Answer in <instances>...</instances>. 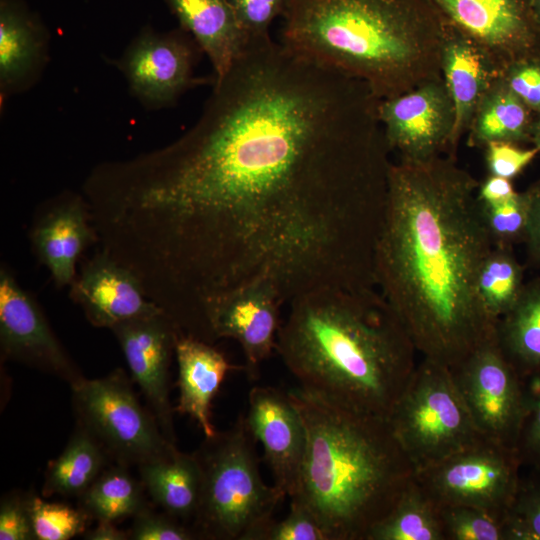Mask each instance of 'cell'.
I'll list each match as a JSON object with an SVG mask.
<instances>
[{"label": "cell", "mask_w": 540, "mask_h": 540, "mask_svg": "<svg viewBox=\"0 0 540 540\" xmlns=\"http://www.w3.org/2000/svg\"><path fill=\"white\" fill-rule=\"evenodd\" d=\"M378 104L270 35L249 39L179 138L97 165L103 236L192 308L253 284L284 304L371 285L391 163Z\"/></svg>", "instance_id": "cell-1"}, {"label": "cell", "mask_w": 540, "mask_h": 540, "mask_svg": "<svg viewBox=\"0 0 540 540\" xmlns=\"http://www.w3.org/2000/svg\"><path fill=\"white\" fill-rule=\"evenodd\" d=\"M478 185L455 157L391 162L375 252L376 287L418 354L449 369L496 338L477 291L493 248Z\"/></svg>", "instance_id": "cell-2"}, {"label": "cell", "mask_w": 540, "mask_h": 540, "mask_svg": "<svg viewBox=\"0 0 540 540\" xmlns=\"http://www.w3.org/2000/svg\"><path fill=\"white\" fill-rule=\"evenodd\" d=\"M288 305L276 352L299 387L388 418L418 352L378 288H323Z\"/></svg>", "instance_id": "cell-3"}, {"label": "cell", "mask_w": 540, "mask_h": 540, "mask_svg": "<svg viewBox=\"0 0 540 540\" xmlns=\"http://www.w3.org/2000/svg\"><path fill=\"white\" fill-rule=\"evenodd\" d=\"M280 43L379 100L442 78L446 19L431 0H288Z\"/></svg>", "instance_id": "cell-4"}, {"label": "cell", "mask_w": 540, "mask_h": 540, "mask_svg": "<svg viewBox=\"0 0 540 540\" xmlns=\"http://www.w3.org/2000/svg\"><path fill=\"white\" fill-rule=\"evenodd\" d=\"M306 431L297 494L327 540H366L414 478L387 418L301 387L287 391ZM290 498V499H292Z\"/></svg>", "instance_id": "cell-5"}, {"label": "cell", "mask_w": 540, "mask_h": 540, "mask_svg": "<svg viewBox=\"0 0 540 540\" xmlns=\"http://www.w3.org/2000/svg\"><path fill=\"white\" fill-rule=\"evenodd\" d=\"M256 439L245 416L194 452L201 469V489L192 528L199 539L256 540L286 497L267 485L259 470Z\"/></svg>", "instance_id": "cell-6"}, {"label": "cell", "mask_w": 540, "mask_h": 540, "mask_svg": "<svg viewBox=\"0 0 540 540\" xmlns=\"http://www.w3.org/2000/svg\"><path fill=\"white\" fill-rule=\"evenodd\" d=\"M387 420L414 472L484 438L450 369L425 357L417 362Z\"/></svg>", "instance_id": "cell-7"}, {"label": "cell", "mask_w": 540, "mask_h": 540, "mask_svg": "<svg viewBox=\"0 0 540 540\" xmlns=\"http://www.w3.org/2000/svg\"><path fill=\"white\" fill-rule=\"evenodd\" d=\"M131 380L116 368L100 378L83 377L70 387L77 423L117 464L138 467L172 454L177 447L164 435L153 412L140 403Z\"/></svg>", "instance_id": "cell-8"}, {"label": "cell", "mask_w": 540, "mask_h": 540, "mask_svg": "<svg viewBox=\"0 0 540 540\" xmlns=\"http://www.w3.org/2000/svg\"><path fill=\"white\" fill-rule=\"evenodd\" d=\"M521 470L514 450L483 438L415 472L414 479L438 506L475 507L503 520Z\"/></svg>", "instance_id": "cell-9"}, {"label": "cell", "mask_w": 540, "mask_h": 540, "mask_svg": "<svg viewBox=\"0 0 540 540\" xmlns=\"http://www.w3.org/2000/svg\"><path fill=\"white\" fill-rule=\"evenodd\" d=\"M468 412L487 440L515 451L524 407V382L496 338L450 369Z\"/></svg>", "instance_id": "cell-10"}, {"label": "cell", "mask_w": 540, "mask_h": 540, "mask_svg": "<svg viewBox=\"0 0 540 540\" xmlns=\"http://www.w3.org/2000/svg\"><path fill=\"white\" fill-rule=\"evenodd\" d=\"M202 50L186 30L159 32L144 26L127 45L117 67L131 95L147 110L173 106L189 89L201 83L195 68Z\"/></svg>", "instance_id": "cell-11"}, {"label": "cell", "mask_w": 540, "mask_h": 540, "mask_svg": "<svg viewBox=\"0 0 540 540\" xmlns=\"http://www.w3.org/2000/svg\"><path fill=\"white\" fill-rule=\"evenodd\" d=\"M0 350L2 359L57 376L70 386L84 377L36 297L4 263L0 267Z\"/></svg>", "instance_id": "cell-12"}, {"label": "cell", "mask_w": 540, "mask_h": 540, "mask_svg": "<svg viewBox=\"0 0 540 540\" xmlns=\"http://www.w3.org/2000/svg\"><path fill=\"white\" fill-rule=\"evenodd\" d=\"M378 117L388 149L399 160L423 161L448 154L454 106L443 78L380 100Z\"/></svg>", "instance_id": "cell-13"}, {"label": "cell", "mask_w": 540, "mask_h": 540, "mask_svg": "<svg viewBox=\"0 0 540 540\" xmlns=\"http://www.w3.org/2000/svg\"><path fill=\"white\" fill-rule=\"evenodd\" d=\"M149 409L169 441L176 444L174 408L169 398V368L181 333L163 313L132 318L110 329Z\"/></svg>", "instance_id": "cell-14"}, {"label": "cell", "mask_w": 540, "mask_h": 540, "mask_svg": "<svg viewBox=\"0 0 540 540\" xmlns=\"http://www.w3.org/2000/svg\"><path fill=\"white\" fill-rule=\"evenodd\" d=\"M28 237L34 255L47 268L57 288L72 284L77 262L98 243L87 200L81 192L71 190L38 205Z\"/></svg>", "instance_id": "cell-15"}, {"label": "cell", "mask_w": 540, "mask_h": 540, "mask_svg": "<svg viewBox=\"0 0 540 540\" xmlns=\"http://www.w3.org/2000/svg\"><path fill=\"white\" fill-rule=\"evenodd\" d=\"M445 19L478 42L501 70L540 52L529 0H431Z\"/></svg>", "instance_id": "cell-16"}, {"label": "cell", "mask_w": 540, "mask_h": 540, "mask_svg": "<svg viewBox=\"0 0 540 540\" xmlns=\"http://www.w3.org/2000/svg\"><path fill=\"white\" fill-rule=\"evenodd\" d=\"M245 419L251 434L263 447V460L274 485L286 497H294L307 440L303 420L288 392L271 386H254L248 394Z\"/></svg>", "instance_id": "cell-17"}, {"label": "cell", "mask_w": 540, "mask_h": 540, "mask_svg": "<svg viewBox=\"0 0 540 540\" xmlns=\"http://www.w3.org/2000/svg\"><path fill=\"white\" fill-rule=\"evenodd\" d=\"M283 305L271 286L253 284L223 296L208 311L213 342L236 340L244 355V371L251 380L258 378L260 366L276 351Z\"/></svg>", "instance_id": "cell-18"}, {"label": "cell", "mask_w": 540, "mask_h": 540, "mask_svg": "<svg viewBox=\"0 0 540 540\" xmlns=\"http://www.w3.org/2000/svg\"><path fill=\"white\" fill-rule=\"evenodd\" d=\"M69 297L97 328L111 329L123 321L162 312L148 299L136 276L98 248L81 262Z\"/></svg>", "instance_id": "cell-19"}, {"label": "cell", "mask_w": 540, "mask_h": 540, "mask_svg": "<svg viewBox=\"0 0 540 540\" xmlns=\"http://www.w3.org/2000/svg\"><path fill=\"white\" fill-rule=\"evenodd\" d=\"M50 33L25 0H0V99L33 87L48 59Z\"/></svg>", "instance_id": "cell-20"}, {"label": "cell", "mask_w": 540, "mask_h": 540, "mask_svg": "<svg viewBox=\"0 0 540 540\" xmlns=\"http://www.w3.org/2000/svg\"><path fill=\"white\" fill-rule=\"evenodd\" d=\"M441 72L454 106L448 156L455 157L477 105L502 70L485 48L446 20Z\"/></svg>", "instance_id": "cell-21"}, {"label": "cell", "mask_w": 540, "mask_h": 540, "mask_svg": "<svg viewBox=\"0 0 540 540\" xmlns=\"http://www.w3.org/2000/svg\"><path fill=\"white\" fill-rule=\"evenodd\" d=\"M179 398L175 412L190 416L205 437L217 430L211 421V403L228 372L244 367L232 365L212 343L179 334L175 345Z\"/></svg>", "instance_id": "cell-22"}, {"label": "cell", "mask_w": 540, "mask_h": 540, "mask_svg": "<svg viewBox=\"0 0 540 540\" xmlns=\"http://www.w3.org/2000/svg\"><path fill=\"white\" fill-rule=\"evenodd\" d=\"M181 28L195 39L221 79L242 50L246 36L228 0H163Z\"/></svg>", "instance_id": "cell-23"}, {"label": "cell", "mask_w": 540, "mask_h": 540, "mask_svg": "<svg viewBox=\"0 0 540 540\" xmlns=\"http://www.w3.org/2000/svg\"><path fill=\"white\" fill-rule=\"evenodd\" d=\"M140 480L152 501L181 521L193 519L201 489V469L194 453L178 449L138 466Z\"/></svg>", "instance_id": "cell-24"}, {"label": "cell", "mask_w": 540, "mask_h": 540, "mask_svg": "<svg viewBox=\"0 0 540 540\" xmlns=\"http://www.w3.org/2000/svg\"><path fill=\"white\" fill-rule=\"evenodd\" d=\"M535 119L536 115L499 76L476 107L467 131V145L484 148L495 141L532 143Z\"/></svg>", "instance_id": "cell-25"}, {"label": "cell", "mask_w": 540, "mask_h": 540, "mask_svg": "<svg viewBox=\"0 0 540 540\" xmlns=\"http://www.w3.org/2000/svg\"><path fill=\"white\" fill-rule=\"evenodd\" d=\"M496 342L518 374H540V277L525 283L514 306L496 324Z\"/></svg>", "instance_id": "cell-26"}, {"label": "cell", "mask_w": 540, "mask_h": 540, "mask_svg": "<svg viewBox=\"0 0 540 540\" xmlns=\"http://www.w3.org/2000/svg\"><path fill=\"white\" fill-rule=\"evenodd\" d=\"M107 454L94 436L77 423L61 454L51 460L44 474L43 497H80L98 478Z\"/></svg>", "instance_id": "cell-27"}, {"label": "cell", "mask_w": 540, "mask_h": 540, "mask_svg": "<svg viewBox=\"0 0 540 540\" xmlns=\"http://www.w3.org/2000/svg\"><path fill=\"white\" fill-rule=\"evenodd\" d=\"M366 540H444L440 508L413 478Z\"/></svg>", "instance_id": "cell-28"}, {"label": "cell", "mask_w": 540, "mask_h": 540, "mask_svg": "<svg viewBox=\"0 0 540 540\" xmlns=\"http://www.w3.org/2000/svg\"><path fill=\"white\" fill-rule=\"evenodd\" d=\"M118 464L102 471L79 497V508L91 519L112 521L133 517L147 505L144 485Z\"/></svg>", "instance_id": "cell-29"}, {"label": "cell", "mask_w": 540, "mask_h": 540, "mask_svg": "<svg viewBox=\"0 0 540 540\" xmlns=\"http://www.w3.org/2000/svg\"><path fill=\"white\" fill-rule=\"evenodd\" d=\"M524 266L512 247L493 246L477 279V291L487 316L497 324L517 302L525 285Z\"/></svg>", "instance_id": "cell-30"}, {"label": "cell", "mask_w": 540, "mask_h": 540, "mask_svg": "<svg viewBox=\"0 0 540 540\" xmlns=\"http://www.w3.org/2000/svg\"><path fill=\"white\" fill-rule=\"evenodd\" d=\"M503 523L505 540H540V470H521Z\"/></svg>", "instance_id": "cell-31"}, {"label": "cell", "mask_w": 540, "mask_h": 540, "mask_svg": "<svg viewBox=\"0 0 540 540\" xmlns=\"http://www.w3.org/2000/svg\"><path fill=\"white\" fill-rule=\"evenodd\" d=\"M478 203L480 215L493 246L512 247L524 243L529 204L526 191L494 203Z\"/></svg>", "instance_id": "cell-32"}, {"label": "cell", "mask_w": 540, "mask_h": 540, "mask_svg": "<svg viewBox=\"0 0 540 540\" xmlns=\"http://www.w3.org/2000/svg\"><path fill=\"white\" fill-rule=\"evenodd\" d=\"M30 511L35 540H69L83 534L90 518L79 507L47 502L31 495Z\"/></svg>", "instance_id": "cell-33"}, {"label": "cell", "mask_w": 540, "mask_h": 540, "mask_svg": "<svg viewBox=\"0 0 540 540\" xmlns=\"http://www.w3.org/2000/svg\"><path fill=\"white\" fill-rule=\"evenodd\" d=\"M444 540H505L501 518L470 506H439Z\"/></svg>", "instance_id": "cell-34"}, {"label": "cell", "mask_w": 540, "mask_h": 540, "mask_svg": "<svg viewBox=\"0 0 540 540\" xmlns=\"http://www.w3.org/2000/svg\"><path fill=\"white\" fill-rule=\"evenodd\" d=\"M523 382L524 407L515 452L522 469L540 470V374Z\"/></svg>", "instance_id": "cell-35"}, {"label": "cell", "mask_w": 540, "mask_h": 540, "mask_svg": "<svg viewBox=\"0 0 540 540\" xmlns=\"http://www.w3.org/2000/svg\"><path fill=\"white\" fill-rule=\"evenodd\" d=\"M256 540H327V536L310 510L292 498L287 516L280 521L272 519Z\"/></svg>", "instance_id": "cell-36"}, {"label": "cell", "mask_w": 540, "mask_h": 540, "mask_svg": "<svg viewBox=\"0 0 540 540\" xmlns=\"http://www.w3.org/2000/svg\"><path fill=\"white\" fill-rule=\"evenodd\" d=\"M500 76L536 116L540 115V52L512 61Z\"/></svg>", "instance_id": "cell-37"}, {"label": "cell", "mask_w": 540, "mask_h": 540, "mask_svg": "<svg viewBox=\"0 0 540 540\" xmlns=\"http://www.w3.org/2000/svg\"><path fill=\"white\" fill-rule=\"evenodd\" d=\"M132 540H194L199 539L191 527H187L168 513L155 512L148 504L133 516L128 531Z\"/></svg>", "instance_id": "cell-38"}, {"label": "cell", "mask_w": 540, "mask_h": 540, "mask_svg": "<svg viewBox=\"0 0 540 540\" xmlns=\"http://www.w3.org/2000/svg\"><path fill=\"white\" fill-rule=\"evenodd\" d=\"M488 174L513 180L520 175L540 153L534 146L495 141L484 146Z\"/></svg>", "instance_id": "cell-39"}, {"label": "cell", "mask_w": 540, "mask_h": 540, "mask_svg": "<svg viewBox=\"0 0 540 540\" xmlns=\"http://www.w3.org/2000/svg\"><path fill=\"white\" fill-rule=\"evenodd\" d=\"M232 6L246 41L269 35L273 20L282 16L288 0H228Z\"/></svg>", "instance_id": "cell-40"}, {"label": "cell", "mask_w": 540, "mask_h": 540, "mask_svg": "<svg viewBox=\"0 0 540 540\" xmlns=\"http://www.w3.org/2000/svg\"><path fill=\"white\" fill-rule=\"evenodd\" d=\"M31 495L13 491L0 502V540H35L31 511Z\"/></svg>", "instance_id": "cell-41"}, {"label": "cell", "mask_w": 540, "mask_h": 540, "mask_svg": "<svg viewBox=\"0 0 540 540\" xmlns=\"http://www.w3.org/2000/svg\"><path fill=\"white\" fill-rule=\"evenodd\" d=\"M525 191L529 204L528 227L524 240L526 262L531 267H540V179Z\"/></svg>", "instance_id": "cell-42"}, {"label": "cell", "mask_w": 540, "mask_h": 540, "mask_svg": "<svg viewBox=\"0 0 540 540\" xmlns=\"http://www.w3.org/2000/svg\"><path fill=\"white\" fill-rule=\"evenodd\" d=\"M516 192L512 180L488 174L479 182L476 200L479 203H494L508 199Z\"/></svg>", "instance_id": "cell-43"}, {"label": "cell", "mask_w": 540, "mask_h": 540, "mask_svg": "<svg viewBox=\"0 0 540 540\" xmlns=\"http://www.w3.org/2000/svg\"><path fill=\"white\" fill-rule=\"evenodd\" d=\"M97 526L83 533V538L87 540H127L128 531H123L115 526V522L101 520L97 521Z\"/></svg>", "instance_id": "cell-44"}, {"label": "cell", "mask_w": 540, "mask_h": 540, "mask_svg": "<svg viewBox=\"0 0 540 540\" xmlns=\"http://www.w3.org/2000/svg\"><path fill=\"white\" fill-rule=\"evenodd\" d=\"M533 22L540 33V0H529Z\"/></svg>", "instance_id": "cell-45"}, {"label": "cell", "mask_w": 540, "mask_h": 540, "mask_svg": "<svg viewBox=\"0 0 540 540\" xmlns=\"http://www.w3.org/2000/svg\"><path fill=\"white\" fill-rule=\"evenodd\" d=\"M535 148L540 152V115L536 116L533 133H532V143Z\"/></svg>", "instance_id": "cell-46"}]
</instances>
